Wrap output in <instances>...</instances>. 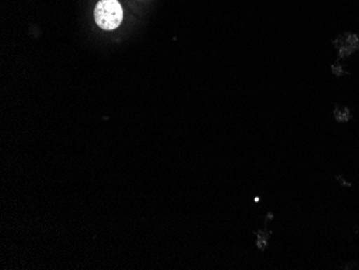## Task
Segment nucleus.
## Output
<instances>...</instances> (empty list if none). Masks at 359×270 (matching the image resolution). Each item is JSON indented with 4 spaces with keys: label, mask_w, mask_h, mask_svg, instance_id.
<instances>
[{
    "label": "nucleus",
    "mask_w": 359,
    "mask_h": 270,
    "mask_svg": "<svg viewBox=\"0 0 359 270\" xmlns=\"http://www.w3.org/2000/svg\"><path fill=\"white\" fill-rule=\"evenodd\" d=\"M94 17L102 29H116L122 23V7L118 0H100L95 8Z\"/></svg>",
    "instance_id": "obj_1"
}]
</instances>
